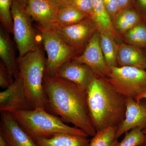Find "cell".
Instances as JSON below:
<instances>
[{
	"mask_svg": "<svg viewBox=\"0 0 146 146\" xmlns=\"http://www.w3.org/2000/svg\"><path fill=\"white\" fill-rule=\"evenodd\" d=\"M13 81L11 79L5 66L1 61L0 63V86L1 88L7 89Z\"/></svg>",
	"mask_w": 146,
	"mask_h": 146,
	"instance_id": "obj_27",
	"label": "cell"
},
{
	"mask_svg": "<svg viewBox=\"0 0 146 146\" xmlns=\"http://www.w3.org/2000/svg\"><path fill=\"white\" fill-rule=\"evenodd\" d=\"M43 87L46 98V110L72 124L88 136H95L97 131L90 117L86 91L57 77L46 76Z\"/></svg>",
	"mask_w": 146,
	"mask_h": 146,
	"instance_id": "obj_1",
	"label": "cell"
},
{
	"mask_svg": "<svg viewBox=\"0 0 146 146\" xmlns=\"http://www.w3.org/2000/svg\"><path fill=\"white\" fill-rule=\"evenodd\" d=\"M127 37L129 41L134 44H146V27L141 25H136L129 30Z\"/></svg>",
	"mask_w": 146,
	"mask_h": 146,
	"instance_id": "obj_25",
	"label": "cell"
},
{
	"mask_svg": "<svg viewBox=\"0 0 146 146\" xmlns=\"http://www.w3.org/2000/svg\"><path fill=\"white\" fill-rule=\"evenodd\" d=\"M37 28L41 32L48 55L44 76H54L58 69L74 56V51L55 32L45 29L38 26Z\"/></svg>",
	"mask_w": 146,
	"mask_h": 146,
	"instance_id": "obj_7",
	"label": "cell"
},
{
	"mask_svg": "<svg viewBox=\"0 0 146 146\" xmlns=\"http://www.w3.org/2000/svg\"><path fill=\"white\" fill-rule=\"evenodd\" d=\"M138 21L139 18L135 12L131 10L125 11L117 18L116 26L120 31H127L136 26Z\"/></svg>",
	"mask_w": 146,
	"mask_h": 146,
	"instance_id": "obj_24",
	"label": "cell"
},
{
	"mask_svg": "<svg viewBox=\"0 0 146 146\" xmlns=\"http://www.w3.org/2000/svg\"><path fill=\"white\" fill-rule=\"evenodd\" d=\"M88 137L70 133H58L48 138H41L35 142L39 146H88Z\"/></svg>",
	"mask_w": 146,
	"mask_h": 146,
	"instance_id": "obj_16",
	"label": "cell"
},
{
	"mask_svg": "<svg viewBox=\"0 0 146 146\" xmlns=\"http://www.w3.org/2000/svg\"><path fill=\"white\" fill-rule=\"evenodd\" d=\"M31 110L22 78L18 74L10 86L0 93V111L10 113L17 110Z\"/></svg>",
	"mask_w": 146,
	"mask_h": 146,
	"instance_id": "obj_10",
	"label": "cell"
},
{
	"mask_svg": "<svg viewBox=\"0 0 146 146\" xmlns=\"http://www.w3.org/2000/svg\"><path fill=\"white\" fill-rule=\"evenodd\" d=\"M94 16L93 19L102 32L108 35L115 34L110 16L105 7L103 0H91Z\"/></svg>",
	"mask_w": 146,
	"mask_h": 146,
	"instance_id": "obj_18",
	"label": "cell"
},
{
	"mask_svg": "<svg viewBox=\"0 0 146 146\" xmlns=\"http://www.w3.org/2000/svg\"><path fill=\"white\" fill-rule=\"evenodd\" d=\"M106 78L118 92L127 98L135 99L146 89V71L136 67H113Z\"/></svg>",
	"mask_w": 146,
	"mask_h": 146,
	"instance_id": "obj_6",
	"label": "cell"
},
{
	"mask_svg": "<svg viewBox=\"0 0 146 146\" xmlns=\"http://www.w3.org/2000/svg\"><path fill=\"white\" fill-rule=\"evenodd\" d=\"M143 131L144 134L146 135V127L143 129Z\"/></svg>",
	"mask_w": 146,
	"mask_h": 146,
	"instance_id": "obj_34",
	"label": "cell"
},
{
	"mask_svg": "<svg viewBox=\"0 0 146 146\" xmlns=\"http://www.w3.org/2000/svg\"><path fill=\"white\" fill-rule=\"evenodd\" d=\"M11 14L14 39L19 51V57H22L38 48L36 35L26 5L22 1L13 0Z\"/></svg>",
	"mask_w": 146,
	"mask_h": 146,
	"instance_id": "obj_5",
	"label": "cell"
},
{
	"mask_svg": "<svg viewBox=\"0 0 146 146\" xmlns=\"http://www.w3.org/2000/svg\"><path fill=\"white\" fill-rule=\"evenodd\" d=\"M27 98L32 110L46 108V98L43 87L46 60L39 48L17 58ZM46 110V109H45Z\"/></svg>",
	"mask_w": 146,
	"mask_h": 146,
	"instance_id": "obj_4",
	"label": "cell"
},
{
	"mask_svg": "<svg viewBox=\"0 0 146 146\" xmlns=\"http://www.w3.org/2000/svg\"><path fill=\"white\" fill-rule=\"evenodd\" d=\"M0 146H9L7 142L0 135Z\"/></svg>",
	"mask_w": 146,
	"mask_h": 146,
	"instance_id": "obj_31",
	"label": "cell"
},
{
	"mask_svg": "<svg viewBox=\"0 0 146 146\" xmlns=\"http://www.w3.org/2000/svg\"><path fill=\"white\" fill-rule=\"evenodd\" d=\"M71 59L87 65L96 76L105 78L110 74V69L105 60L98 33L93 34L80 55L74 56Z\"/></svg>",
	"mask_w": 146,
	"mask_h": 146,
	"instance_id": "obj_8",
	"label": "cell"
},
{
	"mask_svg": "<svg viewBox=\"0 0 146 146\" xmlns=\"http://www.w3.org/2000/svg\"><path fill=\"white\" fill-rule=\"evenodd\" d=\"M87 104L97 131L117 127L125 117L127 98L105 78L96 76L86 90Z\"/></svg>",
	"mask_w": 146,
	"mask_h": 146,
	"instance_id": "obj_2",
	"label": "cell"
},
{
	"mask_svg": "<svg viewBox=\"0 0 146 146\" xmlns=\"http://www.w3.org/2000/svg\"><path fill=\"white\" fill-rule=\"evenodd\" d=\"M146 127V103L127 98L125 117L117 128L115 138L118 140L123 134L135 128L143 129Z\"/></svg>",
	"mask_w": 146,
	"mask_h": 146,
	"instance_id": "obj_12",
	"label": "cell"
},
{
	"mask_svg": "<svg viewBox=\"0 0 146 146\" xmlns=\"http://www.w3.org/2000/svg\"><path fill=\"white\" fill-rule=\"evenodd\" d=\"M23 129L34 141L48 138L58 133L88 137L84 131L64 123L61 119L43 108L20 110L10 112Z\"/></svg>",
	"mask_w": 146,
	"mask_h": 146,
	"instance_id": "obj_3",
	"label": "cell"
},
{
	"mask_svg": "<svg viewBox=\"0 0 146 146\" xmlns=\"http://www.w3.org/2000/svg\"><path fill=\"white\" fill-rule=\"evenodd\" d=\"M0 135L9 146H39L9 112H1Z\"/></svg>",
	"mask_w": 146,
	"mask_h": 146,
	"instance_id": "obj_11",
	"label": "cell"
},
{
	"mask_svg": "<svg viewBox=\"0 0 146 146\" xmlns=\"http://www.w3.org/2000/svg\"><path fill=\"white\" fill-rule=\"evenodd\" d=\"M88 18H91L87 14L77 9L70 6L60 5L58 14L57 27L69 26Z\"/></svg>",
	"mask_w": 146,
	"mask_h": 146,
	"instance_id": "obj_19",
	"label": "cell"
},
{
	"mask_svg": "<svg viewBox=\"0 0 146 146\" xmlns=\"http://www.w3.org/2000/svg\"><path fill=\"white\" fill-rule=\"evenodd\" d=\"M138 146H146V145L145 144H144L143 145H139Z\"/></svg>",
	"mask_w": 146,
	"mask_h": 146,
	"instance_id": "obj_36",
	"label": "cell"
},
{
	"mask_svg": "<svg viewBox=\"0 0 146 146\" xmlns=\"http://www.w3.org/2000/svg\"><path fill=\"white\" fill-rule=\"evenodd\" d=\"M86 19L69 26L57 27L54 31L74 51L90 40L93 35L92 25Z\"/></svg>",
	"mask_w": 146,
	"mask_h": 146,
	"instance_id": "obj_14",
	"label": "cell"
},
{
	"mask_svg": "<svg viewBox=\"0 0 146 146\" xmlns=\"http://www.w3.org/2000/svg\"><path fill=\"white\" fill-rule=\"evenodd\" d=\"M117 127H110L97 131L90 140L88 146H116L118 143L115 138Z\"/></svg>",
	"mask_w": 146,
	"mask_h": 146,
	"instance_id": "obj_21",
	"label": "cell"
},
{
	"mask_svg": "<svg viewBox=\"0 0 146 146\" xmlns=\"http://www.w3.org/2000/svg\"><path fill=\"white\" fill-rule=\"evenodd\" d=\"M59 7L52 0H27L26 5L27 12L38 26L53 31L57 27Z\"/></svg>",
	"mask_w": 146,
	"mask_h": 146,
	"instance_id": "obj_9",
	"label": "cell"
},
{
	"mask_svg": "<svg viewBox=\"0 0 146 146\" xmlns=\"http://www.w3.org/2000/svg\"><path fill=\"white\" fill-rule=\"evenodd\" d=\"M52 1L60 6L64 3L65 0H52Z\"/></svg>",
	"mask_w": 146,
	"mask_h": 146,
	"instance_id": "obj_32",
	"label": "cell"
},
{
	"mask_svg": "<svg viewBox=\"0 0 146 146\" xmlns=\"http://www.w3.org/2000/svg\"><path fill=\"white\" fill-rule=\"evenodd\" d=\"M117 63L121 66H131L145 70L146 60L141 52L131 46L123 45L117 52Z\"/></svg>",
	"mask_w": 146,
	"mask_h": 146,
	"instance_id": "obj_17",
	"label": "cell"
},
{
	"mask_svg": "<svg viewBox=\"0 0 146 146\" xmlns=\"http://www.w3.org/2000/svg\"><path fill=\"white\" fill-rule=\"evenodd\" d=\"M9 33L3 27L0 29V57L5 66L11 79L18 75L19 71L17 59L15 58V52L12 41L9 36Z\"/></svg>",
	"mask_w": 146,
	"mask_h": 146,
	"instance_id": "obj_15",
	"label": "cell"
},
{
	"mask_svg": "<svg viewBox=\"0 0 146 146\" xmlns=\"http://www.w3.org/2000/svg\"><path fill=\"white\" fill-rule=\"evenodd\" d=\"M145 144L146 145V141H145Z\"/></svg>",
	"mask_w": 146,
	"mask_h": 146,
	"instance_id": "obj_37",
	"label": "cell"
},
{
	"mask_svg": "<svg viewBox=\"0 0 146 146\" xmlns=\"http://www.w3.org/2000/svg\"><path fill=\"white\" fill-rule=\"evenodd\" d=\"M105 7L110 16L115 15L119 10L117 0H103Z\"/></svg>",
	"mask_w": 146,
	"mask_h": 146,
	"instance_id": "obj_28",
	"label": "cell"
},
{
	"mask_svg": "<svg viewBox=\"0 0 146 146\" xmlns=\"http://www.w3.org/2000/svg\"><path fill=\"white\" fill-rule=\"evenodd\" d=\"M119 9L125 7L128 4L129 0H117Z\"/></svg>",
	"mask_w": 146,
	"mask_h": 146,
	"instance_id": "obj_29",
	"label": "cell"
},
{
	"mask_svg": "<svg viewBox=\"0 0 146 146\" xmlns=\"http://www.w3.org/2000/svg\"><path fill=\"white\" fill-rule=\"evenodd\" d=\"M146 141V135L141 128L137 127L126 132L124 137L116 146H138L143 145Z\"/></svg>",
	"mask_w": 146,
	"mask_h": 146,
	"instance_id": "obj_22",
	"label": "cell"
},
{
	"mask_svg": "<svg viewBox=\"0 0 146 146\" xmlns=\"http://www.w3.org/2000/svg\"><path fill=\"white\" fill-rule=\"evenodd\" d=\"M109 35L102 33L100 35V43L106 64L110 69L117 66V52L114 42Z\"/></svg>",
	"mask_w": 146,
	"mask_h": 146,
	"instance_id": "obj_20",
	"label": "cell"
},
{
	"mask_svg": "<svg viewBox=\"0 0 146 146\" xmlns=\"http://www.w3.org/2000/svg\"><path fill=\"white\" fill-rule=\"evenodd\" d=\"M139 1L141 6L146 9V0H139Z\"/></svg>",
	"mask_w": 146,
	"mask_h": 146,
	"instance_id": "obj_33",
	"label": "cell"
},
{
	"mask_svg": "<svg viewBox=\"0 0 146 146\" xmlns=\"http://www.w3.org/2000/svg\"><path fill=\"white\" fill-rule=\"evenodd\" d=\"M137 101H141L146 100V89L141 94L138 96L135 99Z\"/></svg>",
	"mask_w": 146,
	"mask_h": 146,
	"instance_id": "obj_30",
	"label": "cell"
},
{
	"mask_svg": "<svg viewBox=\"0 0 146 146\" xmlns=\"http://www.w3.org/2000/svg\"><path fill=\"white\" fill-rule=\"evenodd\" d=\"M21 1H23V2L26 5L27 1V0H21Z\"/></svg>",
	"mask_w": 146,
	"mask_h": 146,
	"instance_id": "obj_35",
	"label": "cell"
},
{
	"mask_svg": "<svg viewBox=\"0 0 146 146\" xmlns=\"http://www.w3.org/2000/svg\"><path fill=\"white\" fill-rule=\"evenodd\" d=\"M13 0H0V19L2 27L13 34V22L11 14Z\"/></svg>",
	"mask_w": 146,
	"mask_h": 146,
	"instance_id": "obj_23",
	"label": "cell"
},
{
	"mask_svg": "<svg viewBox=\"0 0 146 146\" xmlns=\"http://www.w3.org/2000/svg\"><path fill=\"white\" fill-rule=\"evenodd\" d=\"M54 76L75 84L86 91L96 76L87 65L71 59L58 69Z\"/></svg>",
	"mask_w": 146,
	"mask_h": 146,
	"instance_id": "obj_13",
	"label": "cell"
},
{
	"mask_svg": "<svg viewBox=\"0 0 146 146\" xmlns=\"http://www.w3.org/2000/svg\"><path fill=\"white\" fill-rule=\"evenodd\" d=\"M62 5L70 6L77 9L93 19L94 10L91 0H65Z\"/></svg>",
	"mask_w": 146,
	"mask_h": 146,
	"instance_id": "obj_26",
	"label": "cell"
}]
</instances>
